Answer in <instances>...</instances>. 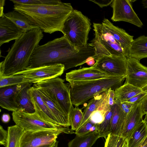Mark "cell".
Segmentation results:
<instances>
[{
	"label": "cell",
	"instance_id": "6da1fadb",
	"mask_svg": "<svg viewBox=\"0 0 147 147\" xmlns=\"http://www.w3.org/2000/svg\"><path fill=\"white\" fill-rule=\"evenodd\" d=\"M95 55L93 47L88 45L86 47L78 50L63 35L38 45L32 55L27 68L61 64L64 66L65 71L82 65Z\"/></svg>",
	"mask_w": 147,
	"mask_h": 147
},
{
	"label": "cell",
	"instance_id": "7a4b0ae2",
	"mask_svg": "<svg viewBox=\"0 0 147 147\" xmlns=\"http://www.w3.org/2000/svg\"><path fill=\"white\" fill-rule=\"evenodd\" d=\"M13 9L24 15L32 24L50 34L62 32L65 21L74 9L70 3L62 2L55 5H18Z\"/></svg>",
	"mask_w": 147,
	"mask_h": 147
},
{
	"label": "cell",
	"instance_id": "3957f363",
	"mask_svg": "<svg viewBox=\"0 0 147 147\" xmlns=\"http://www.w3.org/2000/svg\"><path fill=\"white\" fill-rule=\"evenodd\" d=\"M43 32L39 28L34 29L15 40L0 63V76H12L28 67L32 55L44 36Z\"/></svg>",
	"mask_w": 147,
	"mask_h": 147
},
{
	"label": "cell",
	"instance_id": "277c9868",
	"mask_svg": "<svg viewBox=\"0 0 147 147\" xmlns=\"http://www.w3.org/2000/svg\"><path fill=\"white\" fill-rule=\"evenodd\" d=\"M125 77V76H113L99 79L77 81L69 83L73 105L78 107L110 88L115 90L122 85Z\"/></svg>",
	"mask_w": 147,
	"mask_h": 147
},
{
	"label": "cell",
	"instance_id": "5b68a950",
	"mask_svg": "<svg viewBox=\"0 0 147 147\" xmlns=\"http://www.w3.org/2000/svg\"><path fill=\"white\" fill-rule=\"evenodd\" d=\"M90 20L80 11L74 9L65 21L62 33L78 49L86 47L91 29Z\"/></svg>",
	"mask_w": 147,
	"mask_h": 147
},
{
	"label": "cell",
	"instance_id": "8992f818",
	"mask_svg": "<svg viewBox=\"0 0 147 147\" xmlns=\"http://www.w3.org/2000/svg\"><path fill=\"white\" fill-rule=\"evenodd\" d=\"M93 26L94 37L88 45L94 49L95 55L93 57L94 60L104 55L125 57L121 47L102 23H94Z\"/></svg>",
	"mask_w": 147,
	"mask_h": 147
},
{
	"label": "cell",
	"instance_id": "52a82bcc",
	"mask_svg": "<svg viewBox=\"0 0 147 147\" xmlns=\"http://www.w3.org/2000/svg\"><path fill=\"white\" fill-rule=\"evenodd\" d=\"M33 86L45 90L69 116L72 107L69 84L59 77L34 83Z\"/></svg>",
	"mask_w": 147,
	"mask_h": 147
},
{
	"label": "cell",
	"instance_id": "ba28073f",
	"mask_svg": "<svg viewBox=\"0 0 147 147\" xmlns=\"http://www.w3.org/2000/svg\"><path fill=\"white\" fill-rule=\"evenodd\" d=\"M12 119L16 124L25 131H35L50 130L58 131L63 133L71 134L74 131L48 122L39 117L35 112L32 113L26 112L22 110L13 112Z\"/></svg>",
	"mask_w": 147,
	"mask_h": 147
},
{
	"label": "cell",
	"instance_id": "9c48e42d",
	"mask_svg": "<svg viewBox=\"0 0 147 147\" xmlns=\"http://www.w3.org/2000/svg\"><path fill=\"white\" fill-rule=\"evenodd\" d=\"M64 71L63 65L55 64L27 68L13 75H20L24 78L27 83L34 84L58 77L61 76Z\"/></svg>",
	"mask_w": 147,
	"mask_h": 147
},
{
	"label": "cell",
	"instance_id": "30bf717a",
	"mask_svg": "<svg viewBox=\"0 0 147 147\" xmlns=\"http://www.w3.org/2000/svg\"><path fill=\"white\" fill-rule=\"evenodd\" d=\"M129 0H113L111 6L113 8L111 20L113 22L124 21L139 28L143 24L132 8Z\"/></svg>",
	"mask_w": 147,
	"mask_h": 147
},
{
	"label": "cell",
	"instance_id": "8fae6325",
	"mask_svg": "<svg viewBox=\"0 0 147 147\" xmlns=\"http://www.w3.org/2000/svg\"><path fill=\"white\" fill-rule=\"evenodd\" d=\"M125 77V83L142 89L147 85V67L138 60L127 57Z\"/></svg>",
	"mask_w": 147,
	"mask_h": 147
},
{
	"label": "cell",
	"instance_id": "7c38bea8",
	"mask_svg": "<svg viewBox=\"0 0 147 147\" xmlns=\"http://www.w3.org/2000/svg\"><path fill=\"white\" fill-rule=\"evenodd\" d=\"M93 65L101 70L114 76H125L126 58L124 55H104L95 60Z\"/></svg>",
	"mask_w": 147,
	"mask_h": 147
},
{
	"label": "cell",
	"instance_id": "4fadbf2b",
	"mask_svg": "<svg viewBox=\"0 0 147 147\" xmlns=\"http://www.w3.org/2000/svg\"><path fill=\"white\" fill-rule=\"evenodd\" d=\"M62 133L60 131L50 130L25 131L20 139L18 147H37L50 144L56 141L58 136Z\"/></svg>",
	"mask_w": 147,
	"mask_h": 147
},
{
	"label": "cell",
	"instance_id": "5bb4252c",
	"mask_svg": "<svg viewBox=\"0 0 147 147\" xmlns=\"http://www.w3.org/2000/svg\"><path fill=\"white\" fill-rule=\"evenodd\" d=\"M113 76H116L104 72L93 65L66 73L65 79L69 83L74 81L93 80Z\"/></svg>",
	"mask_w": 147,
	"mask_h": 147
},
{
	"label": "cell",
	"instance_id": "9a60e30c",
	"mask_svg": "<svg viewBox=\"0 0 147 147\" xmlns=\"http://www.w3.org/2000/svg\"><path fill=\"white\" fill-rule=\"evenodd\" d=\"M26 83L0 88V107L12 112L21 110L16 102V98Z\"/></svg>",
	"mask_w": 147,
	"mask_h": 147
},
{
	"label": "cell",
	"instance_id": "2e32d148",
	"mask_svg": "<svg viewBox=\"0 0 147 147\" xmlns=\"http://www.w3.org/2000/svg\"><path fill=\"white\" fill-rule=\"evenodd\" d=\"M4 15L0 18V46L11 40L20 38L25 33Z\"/></svg>",
	"mask_w": 147,
	"mask_h": 147
},
{
	"label": "cell",
	"instance_id": "e0dca14e",
	"mask_svg": "<svg viewBox=\"0 0 147 147\" xmlns=\"http://www.w3.org/2000/svg\"><path fill=\"white\" fill-rule=\"evenodd\" d=\"M36 88L41 98L57 121L59 125L63 127L69 128L71 125L69 116L45 90L40 88Z\"/></svg>",
	"mask_w": 147,
	"mask_h": 147
},
{
	"label": "cell",
	"instance_id": "ac0fdd59",
	"mask_svg": "<svg viewBox=\"0 0 147 147\" xmlns=\"http://www.w3.org/2000/svg\"><path fill=\"white\" fill-rule=\"evenodd\" d=\"M29 91L34 107L35 112L37 115L48 122L60 126L56 119L41 98L37 89L33 86L29 89Z\"/></svg>",
	"mask_w": 147,
	"mask_h": 147
},
{
	"label": "cell",
	"instance_id": "d6986e66",
	"mask_svg": "<svg viewBox=\"0 0 147 147\" xmlns=\"http://www.w3.org/2000/svg\"><path fill=\"white\" fill-rule=\"evenodd\" d=\"M102 24L121 47L126 58L127 57L129 48L134 40V36L129 35L124 30L114 26L107 19L104 18Z\"/></svg>",
	"mask_w": 147,
	"mask_h": 147
},
{
	"label": "cell",
	"instance_id": "ffe728a7",
	"mask_svg": "<svg viewBox=\"0 0 147 147\" xmlns=\"http://www.w3.org/2000/svg\"><path fill=\"white\" fill-rule=\"evenodd\" d=\"M140 104H133L127 115L122 131L121 136L127 139L138 125L143 120Z\"/></svg>",
	"mask_w": 147,
	"mask_h": 147
},
{
	"label": "cell",
	"instance_id": "44dd1931",
	"mask_svg": "<svg viewBox=\"0 0 147 147\" xmlns=\"http://www.w3.org/2000/svg\"><path fill=\"white\" fill-rule=\"evenodd\" d=\"M128 57L139 61L147 58V36L142 35L134 39L129 48Z\"/></svg>",
	"mask_w": 147,
	"mask_h": 147
},
{
	"label": "cell",
	"instance_id": "7402d4cb",
	"mask_svg": "<svg viewBox=\"0 0 147 147\" xmlns=\"http://www.w3.org/2000/svg\"><path fill=\"white\" fill-rule=\"evenodd\" d=\"M32 83H26L18 93L16 102L21 110L29 113L35 112L32 97L29 91Z\"/></svg>",
	"mask_w": 147,
	"mask_h": 147
},
{
	"label": "cell",
	"instance_id": "603a6c76",
	"mask_svg": "<svg viewBox=\"0 0 147 147\" xmlns=\"http://www.w3.org/2000/svg\"><path fill=\"white\" fill-rule=\"evenodd\" d=\"M127 114L117 103L114 105L110 134L121 136Z\"/></svg>",
	"mask_w": 147,
	"mask_h": 147
},
{
	"label": "cell",
	"instance_id": "cb8c5ba5",
	"mask_svg": "<svg viewBox=\"0 0 147 147\" xmlns=\"http://www.w3.org/2000/svg\"><path fill=\"white\" fill-rule=\"evenodd\" d=\"M147 138V123L143 120L127 139L128 147H140Z\"/></svg>",
	"mask_w": 147,
	"mask_h": 147
},
{
	"label": "cell",
	"instance_id": "d4e9b609",
	"mask_svg": "<svg viewBox=\"0 0 147 147\" xmlns=\"http://www.w3.org/2000/svg\"><path fill=\"white\" fill-rule=\"evenodd\" d=\"M143 92L141 88L125 83L115 90V100L120 103L126 102L133 96Z\"/></svg>",
	"mask_w": 147,
	"mask_h": 147
},
{
	"label": "cell",
	"instance_id": "484cf974",
	"mask_svg": "<svg viewBox=\"0 0 147 147\" xmlns=\"http://www.w3.org/2000/svg\"><path fill=\"white\" fill-rule=\"evenodd\" d=\"M101 137L96 131L82 136H77L68 143V147H91Z\"/></svg>",
	"mask_w": 147,
	"mask_h": 147
},
{
	"label": "cell",
	"instance_id": "4316f807",
	"mask_svg": "<svg viewBox=\"0 0 147 147\" xmlns=\"http://www.w3.org/2000/svg\"><path fill=\"white\" fill-rule=\"evenodd\" d=\"M4 15L25 32L38 28L32 24L24 15L16 10L4 13Z\"/></svg>",
	"mask_w": 147,
	"mask_h": 147
},
{
	"label": "cell",
	"instance_id": "83f0119b",
	"mask_svg": "<svg viewBox=\"0 0 147 147\" xmlns=\"http://www.w3.org/2000/svg\"><path fill=\"white\" fill-rule=\"evenodd\" d=\"M105 92L95 96L89 101L83 112V118L79 128L89 119L94 111L98 109L103 100Z\"/></svg>",
	"mask_w": 147,
	"mask_h": 147
},
{
	"label": "cell",
	"instance_id": "f1b7e54d",
	"mask_svg": "<svg viewBox=\"0 0 147 147\" xmlns=\"http://www.w3.org/2000/svg\"><path fill=\"white\" fill-rule=\"evenodd\" d=\"M7 130L8 137L5 147H18L24 130L16 124L9 126Z\"/></svg>",
	"mask_w": 147,
	"mask_h": 147
},
{
	"label": "cell",
	"instance_id": "f546056e",
	"mask_svg": "<svg viewBox=\"0 0 147 147\" xmlns=\"http://www.w3.org/2000/svg\"><path fill=\"white\" fill-rule=\"evenodd\" d=\"M113 108V106L107 112L104 121L101 123L97 124L96 130L99 134L101 137L105 138L110 134Z\"/></svg>",
	"mask_w": 147,
	"mask_h": 147
},
{
	"label": "cell",
	"instance_id": "4dcf8cb0",
	"mask_svg": "<svg viewBox=\"0 0 147 147\" xmlns=\"http://www.w3.org/2000/svg\"><path fill=\"white\" fill-rule=\"evenodd\" d=\"M83 117L84 113L82 109L78 107H72L69 115V121L72 129L76 131L79 128Z\"/></svg>",
	"mask_w": 147,
	"mask_h": 147
},
{
	"label": "cell",
	"instance_id": "1f68e13d",
	"mask_svg": "<svg viewBox=\"0 0 147 147\" xmlns=\"http://www.w3.org/2000/svg\"><path fill=\"white\" fill-rule=\"evenodd\" d=\"M105 139L104 147H128L127 139L121 136L110 134Z\"/></svg>",
	"mask_w": 147,
	"mask_h": 147
},
{
	"label": "cell",
	"instance_id": "d6a6232c",
	"mask_svg": "<svg viewBox=\"0 0 147 147\" xmlns=\"http://www.w3.org/2000/svg\"><path fill=\"white\" fill-rule=\"evenodd\" d=\"M27 83L24 78L19 74L0 76V88Z\"/></svg>",
	"mask_w": 147,
	"mask_h": 147
},
{
	"label": "cell",
	"instance_id": "836d02e7",
	"mask_svg": "<svg viewBox=\"0 0 147 147\" xmlns=\"http://www.w3.org/2000/svg\"><path fill=\"white\" fill-rule=\"evenodd\" d=\"M14 6L22 5H55L62 2L59 0H10Z\"/></svg>",
	"mask_w": 147,
	"mask_h": 147
},
{
	"label": "cell",
	"instance_id": "e575fe53",
	"mask_svg": "<svg viewBox=\"0 0 147 147\" xmlns=\"http://www.w3.org/2000/svg\"><path fill=\"white\" fill-rule=\"evenodd\" d=\"M97 124L89 119L82 126L75 131L76 136H82L94 131L96 129Z\"/></svg>",
	"mask_w": 147,
	"mask_h": 147
},
{
	"label": "cell",
	"instance_id": "d590c367",
	"mask_svg": "<svg viewBox=\"0 0 147 147\" xmlns=\"http://www.w3.org/2000/svg\"><path fill=\"white\" fill-rule=\"evenodd\" d=\"M107 112L103 110L97 109L92 113L89 119L96 124H100L104 121Z\"/></svg>",
	"mask_w": 147,
	"mask_h": 147
},
{
	"label": "cell",
	"instance_id": "8d00e7d4",
	"mask_svg": "<svg viewBox=\"0 0 147 147\" xmlns=\"http://www.w3.org/2000/svg\"><path fill=\"white\" fill-rule=\"evenodd\" d=\"M8 137V131L4 129L3 127L0 126V144L5 147L6 146Z\"/></svg>",
	"mask_w": 147,
	"mask_h": 147
},
{
	"label": "cell",
	"instance_id": "74e56055",
	"mask_svg": "<svg viewBox=\"0 0 147 147\" xmlns=\"http://www.w3.org/2000/svg\"><path fill=\"white\" fill-rule=\"evenodd\" d=\"M147 93L143 92L133 96L127 102L133 104H140Z\"/></svg>",
	"mask_w": 147,
	"mask_h": 147
},
{
	"label": "cell",
	"instance_id": "f35d334b",
	"mask_svg": "<svg viewBox=\"0 0 147 147\" xmlns=\"http://www.w3.org/2000/svg\"><path fill=\"white\" fill-rule=\"evenodd\" d=\"M116 102L119 105L122 110L126 113L127 115L131 111L133 105V104L128 102L120 103L116 101Z\"/></svg>",
	"mask_w": 147,
	"mask_h": 147
},
{
	"label": "cell",
	"instance_id": "ab89813d",
	"mask_svg": "<svg viewBox=\"0 0 147 147\" xmlns=\"http://www.w3.org/2000/svg\"><path fill=\"white\" fill-rule=\"evenodd\" d=\"M113 0H89L97 4L100 7L102 8L111 4Z\"/></svg>",
	"mask_w": 147,
	"mask_h": 147
},
{
	"label": "cell",
	"instance_id": "60d3db41",
	"mask_svg": "<svg viewBox=\"0 0 147 147\" xmlns=\"http://www.w3.org/2000/svg\"><path fill=\"white\" fill-rule=\"evenodd\" d=\"M142 112L143 115L147 114V94L140 103Z\"/></svg>",
	"mask_w": 147,
	"mask_h": 147
},
{
	"label": "cell",
	"instance_id": "b9f144b4",
	"mask_svg": "<svg viewBox=\"0 0 147 147\" xmlns=\"http://www.w3.org/2000/svg\"><path fill=\"white\" fill-rule=\"evenodd\" d=\"M1 120L2 122L3 123H8L10 120V117L8 114L4 113L1 116Z\"/></svg>",
	"mask_w": 147,
	"mask_h": 147
},
{
	"label": "cell",
	"instance_id": "7bdbcfd3",
	"mask_svg": "<svg viewBox=\"0 0 147 147\" xmlns=\"http://www.w3.org/2000/svg\"><path fill=\"white\" fill-rule=\"evenodd\" d=\"M5 0H0V18L4 16L3 13L4 6L5 5Z\"/></svg>",
	"mask_w": 147,
	"mask_h": 147
},
{
	"label": "cell",
	"instance_id": "ee69618b",
	"mask_svg": "<svg viewBox=\"0 0 147 147\" xmlns=\"http://www.w3.org/2000/svg\"><path fill=\"white\" fill-rule=\"evenodd\" d=\"M94 60V59L93 57H90L88 59L86 63L88 65L91 66L93 65L95 63Z\"/></svg>",
	"mask_w": 147,
	"mask_h": 147
},
{
	"label": "cell",
	"instance_id": "f6af8a7d",
	"mask_svg": "<svg viewBox=\"0 0 147 147\" xmlns=\"http://www.w3.org/2000/svg\"><path fill=\"white\" fill-rule=\"evenodd\" d=\"M56 141L50 144L42 145L37 147H53Z\"/></svg>",
	"mask_w": 147,
	"mask_h": 147
},
{
	"label": "cell",
	"instance_id": "bcb514c9",
	"mask_svg": "<svg viewBox=\"0 0 147 147\" xmlns=\"http://www.w3.org/2000/svg\"><path fill=\"white\" fill-rule=\"evenodd\" d=\"M143 6L145 8H147V0H143L142 1Z\"/></svg>",
	"mask_w": 147,
	"mask_h": 147
},
{
	"label": "cell",
	"instance_id": "7dc6e473",
	"mask_svg": "<svg viewBox=\"0 0 147 147\" xmlns=\"http://www.w3.org/2000/svg\"><path fill=\"white\" fill-rule=\"evenodd\" d=\"M140 147H147V138Z\"/></svg>",
	"mask_w": 147,
	"mask_h": 147
},
{
	"label": "cell",
	"instance_id": "c3c4849f",
	"mask_svg": "<svg viewBox=\"0 0 147 147\" xmlns=\"http://www.w3.org/2000/svg\"><path fill=\"white\" fill-rule=\"evenodd\" d=\"M141 89L143 92L147 93V85Z\"/></svg>",
	"mask_w": 147,
	"mask_h": 147
},
{
	"label": "cell",
	"instance_id": "681fc988",
	"mask_svg": "<svg viewBox=\"0 0 147 147\" xmlns=\"http://www.w3.org/2000/svg\"><path fill=\"white\" fill-rule=\"evenodd\" d=\"M58 141H56L53 147H57L58 145Z\"/></svg>",
	"mask_w": 147,
	"mask_h": 147
},
{
	"label": "cell",
	"instance_id": "f907efd6",
	"mask_svg": "<svg viewBox=\"0 0 147 147\" xmlns=\"http://www.w3.org/2000/svg\"><path fill=\"white\" fill-rule=\"evenodd\" d=\"M144 120L146 121L147 123V114L146 115L145 118Z\"/></svg>",
	"mask_w": 147,
	"mask_h": 147
}]
</instances>
